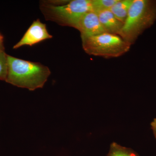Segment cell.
<instances>
[{
    "instance_id": "6da1fadb",
    "label": "cell",
    "mask_w": 156,
    "mask_h": 156,
    "mask_svg": "<svg viewBox=\"0 0 156 156\" xmlns=\"http://www.w3.org/2000/svg\"><path fill=\"white\" fill-rule=\"evenodd\" d=\"M8 71L5 82L30 91L42 88L51 72L38 62L23 60L8 55Z\"/></svg>"
},
{
    "instance_id": "7c38bea8",
    "label": "cell",
    "mask_w": 156,
    "mask_h": 156,
    "mask_svg": "<svg viewBox=\"0 0 156 156\" xmlns=\"http://www.w3.org/2000/svg\"><path fill=\"white\" fill-rule=\"evenodd\" d=\"M151 128L153 131L154 134L156 139V119H154L153 121L151 123Z\"/></svg>"
},
{
    "instance_id": "8fae6325",
    "label": "cell",
    "mask_w": 156,
    "mask_h": 156,
    "mask_svg": "<svg viewBox=\"0 0 156 156\" xmlns=\"http://www.w3.org/2000/svg\"><path fill=\"white\" fill-rule=\"evenodd\" d=\"M118 0H92L93 11L96 13L110 10Z\"/></svg>"
},
{
    "instance_id": "4fadbf2b",
    "label": "cell",
    "mask_w": 156,
    "mask_h": 156,
    "mask_svg": "<svg viewBox=\"0 0 156 156\" xmlns=\"http://www.w3.org/2000/svg\"><path fill=\"white\" fill-rule=\"evenodd\" d=\"M4 46V37L0 33V47Z\"/></svg>"
},
{
    "instance_id": "277c9868",
    "label": "cell",
    "mask_w": 156,
    "mask_h": 156,
    "mask_svg": "<svg viewBox=\"0 0 156 156\" xmlns=\"http://www.w3.org/2000/svg\"><path fill=\"white\" fill-rule=\"evenodd\" d=\"M81 38L86 53L104 58L122 56L129 51L131 46L119 35L108 33Z\"/></svg>"
},
{
    "instance_id": "5b68a950",
    "label": "cell",
    "mask_w": 156,
    "mask_h": 156,
    "mask_svg": "<svg viewBox=\"0 0 156 156\" xmlns=\"http://www.w3.org/2000/svg\"><path fill=\"white\" fill-rule=\"evenodd\" d=\"M73 27L80 32L81 38L106 33L99 21L97 13L93 11H89L82 15Z\"/></svg>"
},
{
    "instance_id": "ba28073f",
    "label": "cell",
    "mask_w": 156,
    "mask_h": 156,
    "mask_svg": "<svg viewBox=\"0 0 156 156\" xmlns=\"http://www.w3.org/2000/svg\"><path fill=\"white\" fill-rule=\"evenodd\" d=\"M134 0H118L110 11L116 18L123 23L126 21L128 12Z\"/></svg>"
},
{
    "instance_id": "3957f363",
    "label": "cell",
    "mask_w": 156,
    "mask_h": 156,
    "mask_svg": "<svg viewBox=\"0 0 156 156\" xmlns=\"http://www.w3.org/2000/svg\"><path fill=\"white\" fill-rule=\"evenodd\" d=\"M41 9L47 20L73 27L82 15L93 11L92 0H73L62 5L44 3Z\"/></svg>"
},
{
    "instance_id": "8992f818",
    "label": "cell",
    "mask_w": 156,
    "mask_h": 156,
    "mask_svg": "<svg viewBox=\"0 0 156 156\" xmlns=\"http://www.w3.org/2000/svg\"><path fill=\"white\" fill-rule=\"evenodd\" d=\"M52 37L48 33L46 24L37 19L33 22L22 38L13 47V49H18L25 45L32 46Z\"/></svg>"
},
{
    "instance_id": "9c48e42d",
    "label": "cell",
    "mask_w": 156,
    "mask_h": 156,
    "mask_svg": "<svg viewBox=\"0 0 156 156\" xmlns=\"http://www.w3.org/2000/svg\"><path fill=\"white\" fill-rule=\"evenodd\" d=\"M107 156H138L130 149L124 147L113 142L111 145L109 152Z\"/></svg>"
},
{
    "instance_id": "7a4b0ae2",
    "label": "cell",
    "mask_w": 156,
    "mask_h": 156,
    "mask_svg": "<svg viewBox=\"0 0 156 156\" xmlns=\"http://www.w3.org/2000/svg\"><path fill=\"white\" fill-rule=\"evenodd\" d=\"M156 20V0H134L119 35L130 45Z\"/></svg>"
},
{
    "instance_id": "52a82bcc",
    "label": "cell",
    "mask_w": 156,
    "mask_h": 156,
    "mask_svg": "<svg viewBox=\"0 0 156 156\" xmlns=\"http://www.w3.org/2000/svg\"><path fill=\"white\" fill-rule=\"evenodd\" d=\"M99 21L108 33L119 35L124 23L115 17L110 10L97 13Z\"/></svg>"
},
{
    "instance_id": "30bf717a",
    "label": "cell",
    "mask_w": 156,
    "mask_h": 156,
    "mask_svg": "<svg viewBox=\"0 0 156 156\" xmlns=\"http://www.w3.org/2000/svg\"><path fill=\"white\" fill-rule=\"evenodd\" d=\"M8 54L4 46L0 47V80L5 81L8 75Z\"/></svg>"
}]
</instances>
